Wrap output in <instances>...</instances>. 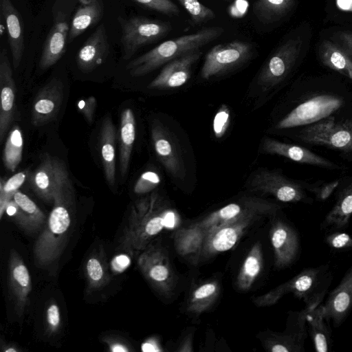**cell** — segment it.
Returning <instances> with one entry per match:
<instances>
[{
    "instance_id": "6da1fadb",
    "label": "cell",
    "mask_w": 352,
    "mask_h": 352,
    "mask_svg": "<svg viewBox=\"0 0 352 352\" xmlns=\"http://www.w3.org/2000/svg\"><path fill=\"white\" fill-rule=\"evenodd\" d=\"M72 186L60 187L54 196L53 208L34 245L36 265L45 268L55 263L67 241L72 223Z\"/></svg>"
},
{
    "instance_id": "7a4b0ae2",
    "label": "cell",
    "mask_w": 352,
    "mask_h": 352,
    "mask_svg": "<svg viewBox=\"0 0 352 352\" xmlns=\"http://www.w3.org/2000/svg\"><path fill=\"white\" fill-rule=\"evenodd\" d=\"M168 212L156 192L135 201L123 230L119 248L131 255L140 254L163 230Z\"/></svg>"
},
{
    "instance_id": "3957f363",
    "label": "cell",
    "mask_w": 352,
    "mask_h": 352,
    "mask_svg": "<svg viewBox=\"0 0 352 352\" xmlns=\"http://www.w3.org/2000/svg\"><path fill=\"white\" fill-rule=\"evenodd\" d=\"M223 32L221 28L210 27L166 41L130 61L126 68L133 77L144 76L177 58L199 50Z\"/></svg>"
},
{
    "instance_id": "277c9868",
    "label": "cell",
    "mask_w": 352,
    "mask_h": 352,
    "mask_svg": "<svg viewBox=\"0 0 352 352\" xmlns=\"http://www.w3.org/2000/svg\"><path fill=\"white\" fill-rule=\"evenodd\" d=\"M118 20L122 30L120 41L124 60L130 59L140 47L164 37L171 29L166 22L141 16L128 19L119 16Z\"/></svg>"
},
{
    "instance_id": "5b68a950",
    "label": "cell",
    "mask_w": 352,
    "mask_h": 352,
    "mask_svg": "<svg viewBox=\"0 0 352 352\" xmlns=\"http://www.w3.org/2000/svg\"><path fill=\"white\" fill-rule=\"evenodd\" d=\"M138 266L151 285L161 296H170L176 285V277L166 250L150 243L138 257Z\"/></svg>"
},
{
    "instance_id": "8992f818",
    "label": "cell",
    "mask_w": 352,
    "mask_h": 352,
    "mask_svg": "<svg viewBox=\"0 0 352 352\" xmlns=\"http://www.w3.org/2000/svg\"><path fill=\"white\" fill-rule=\"evenodd\" d=\"M328 268L327 265L306 268L287 282L266 294L255 298L254 302L258 307L270 306L289 293L306 302L312 296L320 292L317 290V288Z\"/></svg>"
},
{
    "instance_id": "52a82bcc",
    "label": "cell",
    "mask_w": 352,
    "mask_h": 352,
    "mask_svg": "<svg viewBox=\"0 0 352 352\" xmlns=\"http://www.w3.org/2000/svg\"><path fill=\"white\" fill-rule=\"evenodd\" d=\"M298 137L308 144L352 152V120L338 122L328 117L306 126Z\"/></svg>"
},
{
    "instance_id": "ba28073f",
    "label": "cell",
    "mask_w": 352,
    "mask_h": 352,
    "mask_svg": "<svg viewBox=\"0 0 352 352\" xmlns=\"http://www.w3.org/2000/svg\"><path fill=\"white\" fill-rule=\"evenodd\" d=\"M341 98L320 94L314 96L299 104L276 125L277 129H289L309 125L330 116L341 107Z\"/></svg>"
},
{
    "instance_id": "9c48e42d",
    "label": "cell",
    "mask_w": 352,
    "mask_h": 352,
    "mask_svg": "<svg viewBox=\"0 0 352 352\" xmlns=\"http://www.w3.org/2000/svg\"><path fill=\"white\" fill-rule=\"evenodd\" d=\"M263 216L251 214L208 230L199 261L232 249L248 228Z\"/></svg>"
},
{
    "instance_id": "30bf717a",
    "label": "cell",
    "mask_w": 352,
    "mask_h": 352,
    "mask_svg": "<svg viewBox=\"0 0 352 352\" xmlns=\"http://www.w3.org/2000/svg\"><path fill=\"white\" fill-rule=\"evenodd\" d=\"M30 184L35 193L44 201L53 204L56 192L71 182L63 161L45 154L41 163L32 173Z\"/></svg>"
},
{
    "instance_id": "8fae6325",
    "label": "cell",
    "mask_w": 352,
    "mask_h": 352,
    "mask_svg": "<svg viewBox=\"0 0 352 352\" xmlns=\"http://www.w3.org/2000/svg\"><path fill=\"white\" fill-rule=\"evenodd\" d=\"M248 185L252 190L271 195L282 202H311L300 185L276 170L256 171L249 179Z\"/></svg>"
},
{
    "instance_id": "7c38bea8",
    "label": "cell",
    "mask_w": 352,
    "mask_h": 352,
    "mask_svg": "<svg viewBox=\"0 0 352 352\" xmlns=\"http://www.w3.org/2000/svg\"><path fill=\"white\" fill-rule=\"evenodd\" d=\"M280 208L279 205L258 197H243L236 202L230 203L214 211L197 223L208 231L223 223L251 214L272 215Z\"/></svg>"
},
{
    "instance_id": "4fadbf2b",
    "label": "cell",
    "mask_w": 352,
    "mask_h": 352,
    "mask_svg": "<svg viewBox=\"0 0 352 352\" xmlns=\"http://www.w3.org/2000/svg\"><path fill=\"white\" fill-rule=\"evenodd\" d=\"M251 52L250 43L243 41H234L214 45L206 55L201 77L207 80L238 66L250 57Z\"/></svg>"
},
{
    "instance_id": "5bb4252c",
    "label": "cell",
    "mask_w": 352,
    "mask_h": 352,
    "mask_svg": "<svg viewBox=\"0 0 352 352\" xmlns=\"http://www.w3.org/2000/svg\"><path fill=\"white\" fill-rule=\"evenodd\" d=\"M300 38L289 39L270 57L258 77L262 91H268L280 83L288 75L299 55Z\"/></svg>"
},
{
    "instance_id": "9a60e30c",
    "label": "cell",
    "mask_w": 352,
    "mask_h": 352,
    "mask_svg": "<svg viewBox=\"0 0 352 352\" xmlns=\"http://www.w3.org/2000/svg\"><path fill=\"white\" fill-rule=\"evenodd\" d=\"M151 133L155 153L166 171L175 179H183L185 172L181 153L170 131L155 120Z\"/></svg>"
},
{
    "instance_id": "2e32d148",
    "label": "cell",
    "mask_w": 352,
    "mask_h": 352,
    "mask_svg": "<svg viewBox=\"0 0 352 352\" xmlns=\"http://www.w3.org/2000/svg\"><path fill=\"white\" fill-rule=\"evenodd\" d=\"M64 97L63 82L53 78L37 93L31 110V123L41 126L53 120L58 114Z\"/></svg>"
},
{
    "instance_id": "e0dca14e",
    "label": "cell",
    "mask_w": 352,
    "mask_h": 352,
    "mask_svg": "<svg viewBox=\"0 0 352 352\" xmlns=\"http://www.w3.org/2000/svg\"><path fill=\"white\" fill-rule=\"evenodd\" d=\"M274 254V265L281 269L290 265L296 258L300 248L296 230L287 223L276 220L270 230Z\"/></svg>"
},
{
    "instance_id": "ac0fdd59",
    "label": "cell",
    "mask_w": 352,
    "mask_h": 352,
    "mask_svg": "<svg viewBox=\"0 0 352 352\" xmlns=\"http://www.w3.org/2000/svg\"><path fill=\"white\" fill-rule=\"evenodd\" d=\"M310 309L305 307L293 314L292 329L283 333H272L264 341L266 349L271 352H302L307 338L306 315Z\"/></svg>"
},
{
    "instance_id": "d6986e66",
    "label": "cell",
    "mask_w": 352,
    "mask_h": 352,
    "mask_svg": "<svg viewBox=\"0 0 352 352\" xmlns=\"http://www.w3.org/2000/svg\"><path fill=\"white\" fill-rule=\"evenodd\" d=\"M7 50L0 52V142L6 135L14 118L16 89Z\"/></svg>"
},
{
    "instance_id": "ffe728a7",
    "label": "cell",
    "mask_w": 352,
    "mask_h": 352,
    "mask_svg": "<svg viewBox=\"0 0 352 352\" xmlns=\"http://www.w3.org/2000/svg\"><path fill=\"white\" fill-rule=\"evenodd\" d=\"M319 308L324 319L331 321L334 327L343 323L352 309V266Z\"/></svg>"
},
{
    "instance_id": "44dd1931",
    "label": "cell",
    "mask_w": 352,
    "mask_h": 352,
    "mask_svg": "<svg viewBox=\"0 0 352 352\" xmlns=\"http://www.w3.org/2000/svg\"><path fill=\"white\" fill-rule=\"evenodd\" d=\"M8 285L16 314L21 316L30 303L32 282L27 266L14 249L10 250L9 255Z\"/></svg>"
},
{
    "instance_id": "7402d4cb",
    "label": "cell",
    "mask_w": 352,
    "mask_h": 352,
    "mask_svg": "<svg viewBox=\"0 0 352 352\" xmlns=\"http://www.w3.org/2000/svg\"><path fill=\"white\" fill-rule=\"evenodd\" d=\"M201 55V52L197 50L168 63L148 88L166 89L182 86L190 78L192 66Z\"/></svg>"
},
{
    "instance_id": "603a6c76",
    "label": "cell",
    "mask_w": 352,
    "mask_h": 352,
    "mask_svg": "<svg viewBox=\"0 0 352 352\" xmlns=\"http://www.w3.org/2000/svg\"><path fill=\"white\" fill-rule=\"evenodd\" d=\"M69 27L67 16L58 11L54 14L53 25L44 43L39 67L45 70L56 64L66 51Z\"/></svg>"
},
{
    "instance_id": "cb8c5ba5",
    "label": "cell",
    "mask_w": 352,
    "mask_h": 352,
    "mask_svg": "<svg viewBox=\"0 0 352 352\" xmlns=\"http://www.w3.org/2000/svg\"><path fill=\"white\" fill-rule=\"evenodd\" d=\"M109 52L106 28L100 24L79 50L77 65L83 73H90L105 61Z\"/></svg>"
},
{
    "instance_id": "d4e9b609",
    "label": "cell",
    "mask_w": 352,
    "mask_h": 352,
    "mask_svg": "<svg viewBox=\"0 0 352 352\" xmlns=\"http://www.w3.org/2000/svg\"><path fill=\"white\" fill-rule=\"evenodd\" d=\"M5 212L30 233L37 232L46 223L43 212L28 195L19 190L8 203Z\"/></svg>"
},
{
    "instance_id": "484cf974",
    "label": "cell",
    "mask_w": 352,
    "mask_h": 352,
    "mask_svg": "<svg viewBox=\"0 0 352 352\" xmlns=\"http://www.w3.org/2000/svg\"><path fill=\"white\" fill-rule=\"evenodd\" d=\"M262 150L266 153L283 156L300 164L317 166L328 169L341 168L338 164L304 147L284 143L270 138L263 139Z\"/></svg>"
},
{
    "instance_id": "4316f807",
    "label": "cell",
    "mask_w": 352,
    "mask_h": 352,
    "mask_svg": "<svg viewBox=\"0 0 352 352\" xmlns=\"http://www.w3.org/2000/svg\"><path fill=\"white\" fill-rule=\"evenodd\" d=\"M0 10L6 25L12 65L14 69L19 66L24 52V36L22 18L11 0H0Z\"/></svg>"
},
{
    "instance_id": "83f0119b",
    "label": "cell",
    "mask_w": 352,
    "mask_h": 352,
    "mask_svg": "<svg viewBox=\"0 0 352 352\" xmlns=\"http://www.w3.org/2000/svg\"><path fill=\"white\" fill-rule=\"evenodd\" d=\"M208 231L195 223L177 230L173 234V243L177 252L183 257L199 259Z\"/></svg>"
},
{
    "instance_id": "f1b7e54d",
    "label": "cell",
    "mask_w": 352,
    "mask_h": 352,
    "mask_svg": "<svg viewBox=\"0 0 352 352\" xmlns=\"http://www.w3.org/2000/svg\"><path fill=\"white\" fill-rule=\"evenodd\" d=\"M104 5L102 0H88L77 9L69 26L67 43L96 25L103 16Z\"/></svg>"
},
{
    "instance_id": "f546056e",
    "label": "cell",
    "mask_w": 352,
    "mask_h": 352,
    "mask_svg": "<svg viewBox=\"0 0 352 352\" xmlns=\"http://www.w3.org/2000/svg\"><path fill=\"white\" fill-rule=\"evenodd\" d=\"M100 147L105 179L109 186H113L116 180V129L109 116L102 123Z\"/></svg>"
},
{
    "instance_id": "4dcf8cb0",
    "label": "cell",
    "mask_w": 352,
    "mask_h": 352,
    "mask_svg": "<svg viewBox=\"0 0 352 352\" xmlns=\"http://www.w3.org/2000/svg\"><path fill=\"white\" fill-rule=\"evenodd\" d=\"M120 124V170L122 176L128 171L131 155L135 139V120L130 108L123 110Z\"/></svg>"
},
{
    "instance_id": "1f68e13d",
    "label": "cell",
    "mask_w": 352,
    "mask_h": 352,
    "mask_svg": "<svg viewBox=\"0 0 352 352\" xmlns=\"http://www.w3.org/2000/svg\"><path fill=\"white\" fill-rule=\"evenodd\" d=\"M352 217V183L340 194L337 201L321 224L324 229L345 228Z\"/></svg>"
},
{
    "instance_id": "d6a6232c",
    "label": "cell",
    "mask_w": 352,
    "mask_h": 352,
    "mask_svg": "<svg viewBox=\"0 0 352 352\" xmlns=\"http://www.w3.org/2000/svg\"><path fill=\"white\" fill-rule=\"evenodd\" d=\"M263 267L262 247L259 242L253 245L246 256L236 280L237 288L248 291L261 274Z\"/></svg>"
},
{
    "instance_id": "836d02e7",
    "label": "cell",
    "mask_w": 352,
    "mask_h": 352,
    "mask_svg": "<svg viewBox=\"0 0 352 352\" xmlns=\"http://www.w3.org/2000/svg\"><path fill=\"white\" fill-rule=\"evenodd\" d=\"M319 54L325 66L352 81V59L340 46L324 40L320 45Z\"/></svg>"
},
{
    "instance_id": "e575fe53",
    "label": "cell",
    "mask_w": 352,
    "mask_h": 352,
    "mask_svg": "<svg viewBox=\"0 0 352 352\" xmlns=\"http://www.w3.org/2000/svg\"><path fill=\"white\" fill-rule=\"evenodd\" d=\"M326 321L319 306L307 313L306 324L317 352H328L331 347V331Z\"/></svg>"
},
{
    "instance_id": "d590c367",
    "label": "cell",
    "mask_w": 352,
    "mask_h": 352,
    "mask_svg": "<svg viewBox=\"0 0 352 352\" xmlns=\"http://www.w3.org/2000/svg\"><path fill=\"white\" fill-rule=\"evenodd\" d=\"M219 294L217 281L204 282L197 286L191 293L187 303L188 312L199 315L208 310L214 303Z\"/></svg>"
},
{
    "instance_id": "8d00e7d4",
    "label": "cell",
    "mask_w": 352,
    "mask_h": 352,
    "mask_svg": "<svg viewBox=\"0 0 352 352\" xmlns=\"http://www.w3.org/2000/svg\"><path fill=\"white\" fill-rule=\"evenodd\" d=\"M294 0H254L253 12L264 24L279 21L292 9Z\"/></svg>"
},
{
    "instance_id": "74e56055",
    "label": "cell",
    "mask_w": 352,
    "mask_h": 352,
    "mask_svg": "<svg viewBox=\"0 0 352 352\" xmlns=\"http://www.w3.org/2000/svg\"><path fill=\"white\" fill-rule=\"evenodd\" d=\"M87 291L92 292L107 285L110 281L107 264L102 253L91 254L85 263Z\"/></svg>"
},
{
    "instance_id": "f35d334b",
    "label": "cell",
    "mask_w": 352,
    "mask_h": 352,
    "mask_svg": "<svg viewBox=\"0 0 352 352\" xmlns=\"http://www.w3.org/2000/svg\"><path fill=\"white\" fill-rule=\"evenodd\" d=\"M23 148L21 129L14 125L8 133L3 152V162L6 169L12 172L15 170L22 160Z\"/></svg>"
},
{
    "instance_id": "ab89813d",
    "label": "cell",
    "mask_w": 352,
    "mask_h": 352,
    "mask_svg": "<svg viewBox=\"0 0 352 352\" xmlns=\"http://www.w3.org/2000/svg\"><path fill=\"white\" fill-rule=\"evenodd\" d=\"M28 173L19 172L7 180L1 178L0 181V219H1L8 203L13 199L14 194L19 191L26 180Z\"/></svg>"
},
{
    "instance_id": "60d3db41",
    "label": "cell",
    "mask_w": 352,
    "mask_h": 352,
    "mask_svg": "<svg viewBox=\"0 0 352 352\" xmlns=\"http://www.w3.org/2000/svg\"><path fill=\"white\" fill-rule=\"evenodd\" d=\"M195 23H201L215 17L214 12L198 0H178Z\"/></svg>"
},
{
    "instance_id": "b9f144b4",
    "label": "cell",
    "mask_w": 352,
    "mask_h": 352,
    "mask_svg": "<svg viewBox=\"0 0 352 352\" xmlns=\"http://www.w3.org/2000/svg\"><path fill=\"white\" fill-rule=\"evenodd\" d=\"M161 182L160 175L151 170L143 173L136 181L133 191L137 195L146 194L154 190Z\"/></svg>"
},
{
    "instance_id": "7bdbcfd3",
    "label": "cell",
    "mask_w": 352,
    "mask_h": 352,
    "mask_svg": "<svg viewBox=\"0 0 352 352\" xmlns=\"http://www.w3.org/2000/svg\"><path fill=\"white\" fill-rule=\"evenodd\" d=\"M144 7L165 14H177L178 6L171 0H133Z\"/></svg>"
},
{
    "instance_id": "ee69618b",
    "label": "cell",
    "mask_w": 352,
    "mask_h": 352,
    "mask_svg": "<svg viewBox=\"0 0 352 352\" xmlns=\"http://www.w3.org/2000/svg\"><path fill=\"white\" fill-rule=\"evenodd\" d=\"M325 243L336 250H351L352 236L342 232H333L326 236Z\"/></svg>"
},
{
    "instance_id": "f6af8a7d",
    "label": "cell",
    "mask_w": 352,
    "mask_h": 352,
    "mask_svg": "<svg viewBox=\"0 0 352 352\" xmlns=\"http://www.w3.org/2000/svg\"><path fill=\"white\" fill-rule=\"evenodd\" d=\"M230 111L228 107L222 105L216 113L213 121V131L217 138L223 135L229 124Z\"/></svg>"
},
{
    "instance_id": "bcb514c9",
    "label": "cell",
    "mask_w": 352,
    "mask_h": 352,
    "mask_svg": "<svg viewBox=\"0 0 352 352\" xmlns=\"http://www.w3.org/2000/svg\"><path fill=\"white\" fill-rule=\"evenodd\" d=\"M60 313L56 303L50 304L46 310L47 330L49 334L55 333L60 326Z\"/></svg>"
},
{
    "instance_id": "7dc6e473",
    "label": "cell",
    "mask_w": 352,
    "mask_h": 352,
    "mask_svg": "<svg viewBox=\"0 0 352 352\" xmlns=\"http://www.w3.org/2000/svg\"><path fill=\"white\" fill-rule=\"evenodd\" d=\"M96 109V100L94 96L80 100L77 104L78 111L84 116L89 124H91L94 119Z\"/></svg>"
},
{
    "instance_id": "c3c4849f",
    "label": "cell",
    "mask_w": 352,
    "mask_h": 352,
    "mask_svg": "<svg viewBox=\"0 0 352 352\" xmlns=\"http://www.w3.org/2000/svg\"><path fill=\"white\" fill-rule=\"evenodd\" d=\"M132 255L126 252L116 255L110 263V267L114 274L125 271L131 265Z\"/></svg>"
},
{
    "instance_id": "681fc988",
    "label": "cell",
    "mask_w": 352,
    "mask_h": 352,
    "mask_svg": "<svg viewBox=\"0 0 352 352\" xmlns=\"http://www.w3.org/2000/svg\"><path fill=\"white\" fill-rule=\"evenodd\" d=\"M339 185L338 181H334L330 183H327L321 186L314 188V192L316 194V198L320 201L326 200L333 192V190Z\"/></svg>"
},
{
    "instance_id": "f907efd6",
    "label": "cell",
    "mask_w": 352,
    "mask_h": 352,
    "mask_svg": "<svg viewBox=\"0 0 352 352\" xmlns=\"http://www.w3.org/2000/svg\"><path fill=\"white\" fill-rule=\"evenodd\" d=\"M340 47L352 59V32L341 31L336 34Z\"/></svg>"
},
{
    "instance_id": "816d5d0a",
    "label": "cell",
    "mask_w": 352,
    "mask_h": 352,
    "mask_svg": "<svg viewBox=\"0 0 352 352\" xmlns=\"http://www.w3.org/2000/svg\"><path fill=\"white\" fill-rule=\"evenodd\" d=\"M104 340L107 344L109 350L112 352H129L131 351L129 346L119 338L109 337Z\"/></svg>"
},
{
    "instance_id": "f5cc1de1",
    "label": "cell",
    "mask_w": 352,
    "mask_h": 352,
    "mask_svg": "<svg viewBox=\"0 0 352 352\" xmlns=\"http://www.w3.org/2000/svg\"><path fill=\"white\" fill-rule=\"evenodd\" d=\"M141 349L142 351L145 352L163 351L155 338H150L145 340V342L142 343Z\"/></svg>"
},
{
    "instance_id": "db71d44e",
    "label": "cell",
    "mask_w": 352,
    "mask_h": 352,
    "mask_svg": "<svg viewBox=\"0 0 352 352\" xmlns=\"http://www.w3.org/2000/svg\"><path fill=\"white\" fill-rule=\"evenodd\" d=\"M337 7L345 12H352V0H336Z\"/></svg>"
},
{
    "instance_id": "11a10c76",
    "label": "cell",
    "mask_w": 352,
    "mask_h": 352,
    "mask_svg": "<svg viewBox=\"0 0 352 352\" xmlns=\"http://www.w3.org/2000/svg\"><path fill=\"white\" fill-rule=\"evenodd\" d=\"M180 347L177 349L179 351L185 352V351H192V338L191 336H188L185 338V340L182 342Z\"/></svg>"
},
{
    "instance_id": "9f6ffc18",
    "label": "cell",
    "mask_w": 352,
    "mask_h": 352,
    "mask_svg": "<svg viewBox=\"0 0 352 352\" xmlns=\"http://www.w3.org/2000/svg\"><path fill=\"white\" fill-rule=\"evenodd\" d=\"M3 351L4 352H16V351H19V350L14 346H12V345H5L4 346H3Z\"/></svg>"
},
{
    "instance_id": "6f0895ef",
    "label": "cell",
    "mask_w": 352,
    "mask_h": 352,
    "mask_svg": "<svg viewBox=\"0 0 352 352\" xmlns=\"http://www.w3.org/2000/svg\"><path fill=\"white\" fill-rule=\"evenodd\" d=\"M226 1H228V0H226Z\"/></svg>"
}]
</instances>
